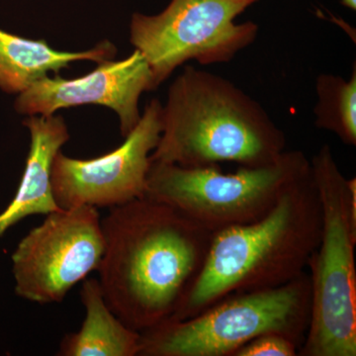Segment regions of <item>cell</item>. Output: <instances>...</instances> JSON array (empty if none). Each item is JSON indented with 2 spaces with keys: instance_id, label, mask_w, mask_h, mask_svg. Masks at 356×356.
<instances>
[{
  "instance_id": "obj_1",
  "label": "cell",
  "mask_w": 356,
  "mask_h": 356,
  "mask_svg": "<svg viewBox=\"0 0 356 356\" xmlns=\"http://www.w3.org/2000/svg\"><path fill=\"white\" fill-rule=\"evenodd\" d=\"M102 226L97 271L107 305L140 334L170 321L202 269L214 233L146 197L110 208Z\"/></svg>"
},
{
  "instance_id": "obj_2",
  "label": "cell",
  "mask_w": 356,
  "mask_h": 356,
  "mask_svg": "<svg viewBox=\"0 0 356 356\" xmlns=\"http://www.w3.org/2000/svg\"><path fill=\"white\" fill-rule=\"evenodd\" d=\"M322 229L311 170L257 221L216 232L202 269L170 321L186 320L238 293L286 284L305 273Z\"/></svg>"
},
{
  "instance_id": "obj_3",
  "label": "cell",
  "mask_w": 356,
  "mask_h": 356,
  "mask_svg": "<svg viewBox=\"0 0 356 356\" xmlns=\"http://www.w3.org/2000/svg\"><path fill=\"white\" fill-rule=\"evenodd\" d=\"M151 161L185 168L269 165L284 153V133L259 102L224 77L187 65L170 86Z\"/></svg>"
},
{
  "instance_id": "obj_4",
  "label": "cell",
  "mask_w": 356,
  "mask_h": 356,
  "mask_svg": "<svg viewBox=\"0 0 356 356\" xmlns=\"http://www.w3.org/2000/svg\"><path fill=\"white\" fill-rule=\"evenodd\" d=\"M322 214L308 262L311 318L300 356L356 355V178H346L332 147L310 159Z\"/></svg>"
},
{
  "instance_id": "obj_5",
  "label": "cell",
  "mask_w": 356,
  "mask_h": 356,
  "mask_svg": "<svg viewBox=\"0 0 356 356\" xmlns=\"http://www.w3.org/2000/svg\"><path fill=\"white\" fill-rule=\"evenodd\" d=\"M311 318L308 271L281 286L238 293L181 321L140 332L139 356H234L257 337L278 334L301 348Z\"/></svg>"
},
{
  "instance_id": "obj_6",
  "label": "cell",
  "mask_w": 356,
  "mask_h": 356,
  "mask_svg": "<svg viewBox=\"0 0 356 356\" xmlns=\"http://www.w3.org/2000/svg\"><path fill=\"white\" fill-rule=\"evenodd\" d=\"M310 170L301 151H284L269 165L185 168L152 161L145 197L170 206L213 233L266 216L282 194Z\"/></svg>"
},
{
  "instance_id": "obj_7",
  "label": "cell",
  "mask_w": 356,
  "mask_h": 356,
  "mask_svg": "<svg viewBox=\"0 0 356 356\" xmlns=\"http://www.w3.org/2000/svg\"><path fill=\"white\" fill-rule=\"evenodd\" d=\"M255 0H172L156 15L133 14L130 42L146 58L156 88L189 60L227 63L252 44L259 26L236 17Z\"/></svg>"
},
{
  "instance_id": "obj_8",
  "label": "cell",
  "mask_w": 356,
  "mask_h": 356,
  "mask_svg": "<svg viewBox=\"0 0 356 356\" xmlns=\"http://www.w3.org/2000/svg\"><path fill=\"white\" fill-rule=\"evenodd\" d=\"M104 252L97 208L79 206L46 215L13 254L15 293L34 303H60L97 270Z\"/></svg>"
},
{
  "instance_id": "obj_9",
  "label": "cell",
  "mask_w": 356,
  "mask_h": 356,
  "mask_svg": "<svg viewBox=\"0 0 356 356\" xmlns=\"http://www.w3.org/2000/svg\"><path fill=\"white\" fill-rule=\"evenodd\" d=\"M163 104L152 99L132 132L114 151L95 159L58 152L51 163L54 198L60 209L79 206L114 208L144 198L151 154L158 145Z\"/></svg>"
},
{
  "instance_id": "obj_10",
  "label": "cell",
  "mask_w": 356,
  "mask_h": 356,
  "mask_svg": "<svg viewBox=\"0 0 356 356\" xmlns=\"http://www.w3.org/2000/svg\"><path fill=\"white\" fill-rule=\"evenodd\" d=\"M156 89L151 67L139 51L121 60H107L86 76L67 79L44 76L18 95L19 114L49 115L83 105H102L118 115L122 137L139 123L140 95Z\"/></svg>"
},
{
  "instance_id": "obj_11",
  "label": "cell",
  "mask_w": 356,
  "mask_h": 356,
  "mask_svg": "<svg viewBox=\"0 0 356 356\" xmlns=\"http://www.w3.org/2000/svg\"><path fill=\"white\" fill-rule=\"evenodd\" d=\"M31 138L19 188L0 214V236L25 218L60 211L54 198L51 172L54 159L70 140L69 129L60 115H32L25 119Z\"/></svg>"
},
{
  "instance_id": "obj_12",
  "label": "cell",
  "mask_w": 356,
  "mask_h": 356,
  "mask_svg": "<svg viewBox=\"0 0 356 356\" xmlns=\"http://www.w3.org/2000/svg\"><path fill=\"white\" fill-rule=\"evenodd\" d=\"M117 49L111 42L102 41L83 51H63L51 48L44 40H30L0 29V89L20 95L50 72L57 76L70 63L112 60Z\"/></svg>"
},
{
  "instance_id": "obj_13",
  "label": "cell",
  "mask_w": 356,
  "mask_h": 356,
  "mask_svg": "<svg viewBox=\"0 0 356 356\" xmlns=\"http://www.w3.org/2000/svg\"><path fill=\"white\" fill-rule=\"evenodd\" d=\"M81 298L86 318L81 330L67 334L60 343L62 356H139L140 334L131 329L112 312L99 281L86 278Z\"/></svg>"
},
{
  "instance_id": "obj_14",
  "label": "cell",
  "mask_w": 356,
  "mask_h": 356,
  "mask_svg": "<svg viewBox=\"0 0 356 356\" xmlns=\"http://www.w3.org/2000/svg\"><path fill=\"white\" fill-rule=\"evenodd\" d=\"M316 92L315 125L334 133L343 144L355 147V64L348 79L332 74H318L316 79Z\"/></svg>"
},
{
  "instance_id": "obj_15",
  "label": "cell",
  "mask_w": 356,
  "mask_h": 356,
  "mask_svg": "<svg viewBox=\"0 0 356 356\" xmlns=\"http://www.w3.org/2000/svg\"><path fill=\"white\" fill-rule=\"evenodd\" d=\"M298 351V344L288 337L267 334L245 344L234 356H296Z\"/></svg>"
},
{
  "instance_id": "obj_16",
  "label": "cell",
  "mask_w": 356,
  "mask_h": 356,
  "mask_svg": "<svg viewBox=\"0 0 356 356\" xmlns=\"http://www.w3.org/2000/svg\"><path fill=\"white\" fill-rule=\"evenodd\" d=\"M343 6L348 7L351 10L355 11L356 9V0H341Z\"/></svg>"
},
{
  "instance_id": "obj_17",
  "label": "cell",
  "mask_w": 356,
  "mask_h": 356,
  "mask_svg": "<svg viewBox=\"0 0 356 356\" xmlns=\"http://www.w3.org/2000/svg\"><path fill=\"white\" fill-rule=\"evenodd\" d=\"M255 1H257V0H255Z\"/></svg>"
}]
</instances>
